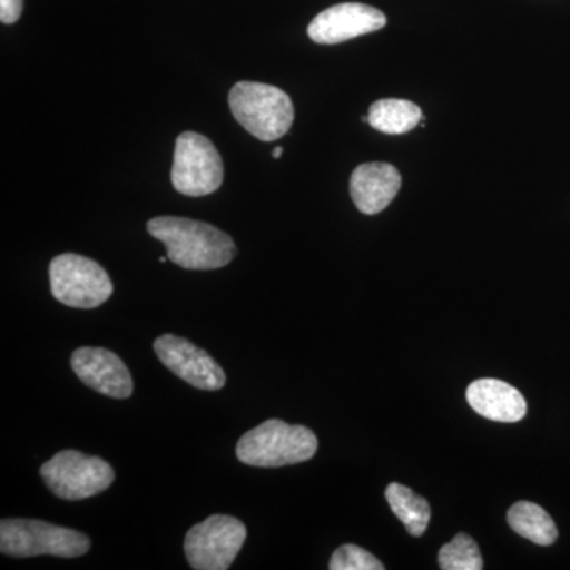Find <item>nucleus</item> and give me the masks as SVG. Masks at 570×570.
Here are the masks:
<instances>
[{"mask_svg": "<svg viewBox=\"0 0 570 570\" xmlns=\"http://www.w3.org/2000/svg\"><path fill=\"white\" fill-rule=\"evenodd\" d=\"M469 406L482 417L515 423L527 415L528 404L519 390L498 379H479L466 390Z\"/></svg>", "mask_w": 570, "mask_h": 570, "instance_id": "13", "label": "nucleus"}, {"mask_svg": "<svg viewBox=\"0 0 570 570\" xmlns=\"http://www.w3.org/2000/svg\"><path fill=\"white\" fill-rule=\"evenodd\" d=\"M370 126L382 134L401 135L411 132L422 121V110L414 102L401 99L377 100L371 105Z\"/></svg>", "mask_w": 570, "mask_h": 570, "instance_id": "15", "label": "nucleus"}, {"mask_svg": "<svg viewBox=\"0 0 570 570\" xmlns=\"http://www.w3.org/2000/svg\"><path fill=\"white\" fill-rule=\"evenodd\" d=\"M51 294L62 305L92 309L108 302L112 294L110 276L91 258L62 254L50 264Z\"/></svg>", "mask_w": 570, "mask_h": 570, "instance_id": "6", "label": "nucleus"}, {"mask_svg": "<svg viewBox=\"0 0 570 570\" xmlns=\"http://www.w3.org/2000/svg\"><path fill=\"white\" fill-rule=\"evenodd\" d=\"M387 18L381 10L365 3H337L318 13L307 28L311 40L321 45H336L343 41L381 31Z\"/></svg>", "mask_w": 570, "mask_h": 570, "instance_id": "10", "label": "nucleus"}, {"mask_svg": "<svg viewBox=\"0 0 570 570\" xmlns=\"http://www.w3.org/2000/svg\"><path fill=\"white\" fill-rule=\"evenodd\" d=\"M154 352L171 373L198 390L216 392L225 385L223 367L213 356L190 341L175 335H163L154 341Z\"/></svg>", "mask_w": 570, "mask_h": 570, "instance_id": "9", "label": "nucleus"}, {"mask_svg": "<svg viewBox=\"0 0 570 570\" xmlns=\"http://www.w3.org/2000/svg\"><path fill=\"white\" fill-rule=\"evenodd\" d=\"M509 527L521 538L531 540L538 546L549 547L557 542L558 530L546 509L530 501L513 504L508 512Z\"/></svg>", "mask_w": 570, "mask_h": 570, "instance_id": "14", "label": "nucleus"}, {"mask_svg": "<svg viewBox=\"0 0 570 570\" xmlns=\"http://www.w3.org/2000/svg\"><path fill=\"white\" fill-rule=\"evenodd\" d=\"M246 538L242 520L213 515L190 528L184 539V551L193 569L225 570L238 557Z\"/></svg>", "mask_w": 570, "mask_h": 570, "instance_id": "8", "label": "nucleus"}, {"mask_svg": "<svg viewBox=\"0 0 570 570\" xmlns=\"http://www.w3.org/2000/svg\"><path fill=\"white\" fill-rule=\"evenodd\" d=\"M149 235L164 243L168 261L186 269H217L230 264L236 254L234 239L213 225L187 217H154Z\"/></svg>", "mask_w": 570, "mask_h": 570, "instance_id": "1", "label": "nucleus"}, {"mask_svg": "<svg viewBox=\"0 0 570 570\" xmlns=\"http://www.w3.org/2000/svg\"><path fill=\"white\" fill-rule=\"evenodd\" d=\"M318 441L309 428L266 420L247 431L236 445V456L247 466L281 468L316 455Z\"/></svg>", "mask_w": 570, "mask_h": 570, "instance_id": "2", "label": "nucleus"}, {"mask_svg": "<svg viewBox=\"0 0 570 570\" xmlns=\"http://www.w3.org/2000/svg\"><path fill=\"white\" fill-rule=\"evenodd\" d=\"M223 181V157L216 146L200 134L179 135L171 168L175 189L187 197H204L216 193Z\"/></svg>", "mask_w": 570, "mask_h": 570, "instance_id": "7", "label": "nucleus"}, {"mask_svg": "<svg viewBox=\"0 0 570 570\" xmlns=\"http://www.w3.org/2000/svg\"><path fill=\"white\" fill-rule=\"evenodd\" d=\"M228 104L236 121L262 141L279 140L294 122L291 97L264 82H236L228 96Z\"/></svg>", "mask_w": 570, "mask_h": 570, "instance_id": "3", "label": "nucleus"}, {"mask_svg": "<svg viewBox=\"0 0 570 570\" xmlns=\"http://www.w3.org/2000/svg\"><path fill=\"white\" fill-rule=\"evenodd\" d=\"M328 568L332 570H384L385 566L370 551L347 543L333 553Z\"/></svg>", "mask_w": 570, "mask_h": 570, "instance_id": "18", "label": "nucleus"}, {"mask_svg": "<svg viewBox=\"0 0 570 570\" xmlns=\"http://www.w3.org/2000/svg\"><path fill=\"white\" fill-rule=\"evenodd\" d=\"M385 498L393 513L406 527L409 534L414 538L425 534L431 519L430 504L425 498L419 497L401 483H390L385 490Z\"/></svg>", "mask_w": 570, "mask_h": 570, "instance_id": "16", "label": "nucleus"}, {"mask_svg": "<svg viewBox=\"0 0 570 570\" xmlns=\"http://www.w3.org/2000/svg\"><path fill=\"white\" fill-rule=\"evenodd\" d=\"M167 258L168 257H160V264H165V262H167Z\"/></svg>", "mask_w": 570, "mask_h": 570, "instance_id": "21", "label": "nucleus"}, {"mask_svg": "<svg viewBox=\"0 0 570 570\" xmlns=\"http://www.w3.org/2000/svg\"><path fill=\"white\" fill-rule=\"evenodd\" d=\"M41 479L56 497L66 501L97 497L110 489L115 471L99 456L62 450L40 468Z\"/></svg>", "mask_w": 570, "mask_h": 570, "instance_id": "5", "label": "nucleus"}, {"mask_svg": "<svg viewBox=\"0 0 570 570\" xmlns=\"http://www.w3.org/2000/svg\"><path fill=\"white\" fill-rule=\"evenodd\" d=\"M22 0H0V21L3 24H13L20 20Z\"/></svg>", "mask_w": 570, "mask_h": 570, "instance_id": "19", "label": "nucleus"}, {"mask_svg": "<svg viewBox=\"0 0 570 570\" xmlns=\"http://www.w3.org/2000/svg\"><path fill=\"white\" fill-rule=\"evenodd\" d=\"M439 566L444 570H480L483 560L474 539L461 532L439 551Z\"/></svg>", "mask_w": 570, "mask_h": 570, "instance_id": "17", "label": "nucleus"}, {"mask_svg": "<svg viewBox=\"0 0 570 570\" xmlns=\"http://www.w3.org/2000/svg\"><path fill=\"white\" fill-rule=\"evenodd\" d=\"M283 151L284 149L281 148V146H277L275 151H273V157H275V159H281V156H283Z\"/></svg>", "mask_w": 570, "mask_h": 570, "instance_id": "20", "label": "nucleus"}, {"mask_svg": "<svg viewBox=\"0 0 570 570\" xmlns=\"http://www.w3.org/2000/svg\"><path fill=\"white\" fill-rule=\"evenodd\" d=\"M91 540L80 531L40 520L6 519L0 523V550L13 558L52 554L78 558L88 553Z\"/></svg>", "mask_w": 570, "mask_h": 570, "instance_id": "4", "label": "nucleus"}, {"mask_svg": "<svg viewBox=\"0 0 570 570\" xmlns=\"http://www.w3.org/2000/svg\"><path fill=\"white\" fill-rule=\"evenodd\" d=\"M400 189V171L390 164H363L351 176L352 200L367 216L384 212Z\"/></svg>", "mask_w": 570, "mask_h": 570, "instance_id": "12", "label": "nucleus"}, {"mask_svg": "<svg viewBox=\"0 0 570 570\" xmlns=\"http://www.w3.org/2000/svg\"><path fill=\"white\" fill-rule=\"evenodd\" d=\"M70 363L75 374L96 392L116 400L132 395L129 367L115 352L104 347H80L71 355Z\"/></svg>", "mask_w": 570, "mask_h": 570, "instance_id": "11", "label": "nucleus"}]
</instances>
